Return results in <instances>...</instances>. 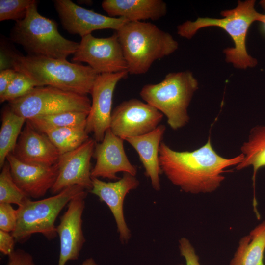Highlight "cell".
I'll list each match as a JSON object with an SVG mask.
<instances>
[{
    "instance_id": "obj_18",
    "label": "cell",
    "mask_w": 265,
    "mask_h": 265,
    "mask_svg": "<svg viewBox=\"0 0 265 265\" xmlns=\"http://www.w3.org/2000/svg\"><path fill=\"white\" fill-rule=\"evenodd\" d=\"M14 181L28 197L44 196L54 185L58 173L57 163L51 166L28 164L19 160L12 154L6 158Z\"/></svg>"
},
{
    "instance_id": "obj_36",
    "label": "cell",
    "mask_w": 265,
    "mask_h": 265,
    "mask_svg": "<svg viewBox=\"0 0 265 265\" xmlns=\"http://www.w3.org/2000/svg\"><path fill=\"white\" fill-rule=\"evenodd\" d=\"M261 6L265 10V0H262L260 2Z\"/></svg>"
},
{
    "instance_id": "obj_29",
    "label": "cell",
    "mask_w": 265,
    "mask_h": 265,
    "mask_svg": "<svg viewBox=\"0 0 265 265\" xmlns=\"http://www.w3.org/2000/svg\"><path fill=\"white\" fill-rule=\"evenodd\" d=\"M18 219L17 209L11 204L0 203V230L12 233L15 230Z\"/></svg>"
},
{
    "instance_id": "obj_25",
    "label": "cell",
    "mask_w": 265,
    "mask_h": 265,
    "mask_svg": "<svg viewBox=\"0 0 265 265\" xmlns=\"http://www.w3.org/2000/svg\"><path fill=\"white\" fill-rule=\"evenodd\" d=\"M88 114L86 112L70 111L28 120L37 130L45 128L85 127Z\"/></svg>"
},
{
    "instance_id": "obj_2",
    "label": "cell",
    "mask_w": 265,
    "mask_h": 265,
    "mask_svg": "<svg viewBox=\"0 0 265 265\" xmlns=\"http://www.w3.org/2000/svg\"><path fill=\"white\" fill-rule=\"evenodd\" d=\"M11 68L31 79L37 87L50 86L82 95L90 94L99 75L89 65L67 59L23 55L10 51Z\"/></svg>"
},
{
    "instance_id": "obj_7",
    "label": "cell",
    "mask_w": 265,
    "mask_h": 265,
    "mask_svg": "<svg viewBox=\"0 0 265 265\" xmlns=\"http://www.w3.org/2000/svg\"><path fill=\"white\" fill-rule=\"evenodd\" d=\"M85 190L76 185L43 199L27 200L17 209V226L11 233L16 242L23 243L36 233L48 240L55 238L57 235L55 222L60 212L74 197Z\"/></svg>"
},
{
    "instance_id": "obj_27",
    "label": "cell",
    "mask_w": 265,
    "mask_h": 265,
    "mask_svg": "<svg viewBox=\"0 0 265 265\" xmlns=\"http://www.w3.org/2000/svg\"><path fill=\"white\" fill-rule=\"evenodd\" d=\"M36 84L24 74L18 72L4 93L0 96L1 103L19 99L27 95L34 88Z\"/></svg>"
},
{
    "instance_id": "obj_14",
    "label": "cell",
    "mask_w": 265,
    "mask_h": 265,
    "mask_svg": "<svg viewBox=\"0 0 265 265\" xmlns=\"http://www.w3.org/2000/svg\"><path fill=\"white\" fill-rule=\"evenodd\" d=\"M87 194L85 190L74 197L68 203L66 212L60 217V222L56 226L60 241L57 265H65L68 261L78 260L85 243L82 216Z\"/></svg>"
},
{
    "instance_id": "obj_11",
    "label": "cell",
    "mask_w": 265,
    "mask_h": 265,
    "mask_svg": "<svg viewBox=\"0 0 265 265\" xmlns=\"http://www.w3.org/2000/svg\"><path fill=\"white\" fill-rule=\"evenodd\" d=\"M127 71L99 74L90 94L92 101L86 119L85 130L93 133L96 142H101L110 127L113 95L118 82L125 78Z\"/></svg>"
},
{
    "instance_id": "obj_24",
    "label": "cell",
    "mask_w": 265,
    "mask_h": 265,
    "mask_svg": "<svg viewBox=\"0 0 265 265\" xmlns=\"http://www.w3.org/2000/svg\"><path fill=\"white\" fill-rule=\"evenodd\" d=\"M38 130L46 134L60 155L76 149L89 138L85 127L45 128Z\"/></svg>"
},
{
    "instance_id": "obj_13",
    "label": "cell",
    "mask_w": 265,
    "mask_h": 265,
    "mask_svg": "<svg viewBox=\"0 0 265 265\" xmlns=\"http://www.w3.org/2000/svg\"><path fill=\"white\" fill-rule=\"evenodd\" d=\"M64 28L69 33L83 37L95 30L111 29L117 31L128 20L111 17L83 8L70 0L53 1Z\"/></svg>"
},
{
    "instance_id": "obj_12",
    "label": "cell",
    "mask_w": 265,
    "mask_h": 265,
    "mask_svg": "<svg viewBox=\"0 0 265 265\" xmlns=\"http://www.w3.org/2000/svg\"><path fill=\"white\" fill-rule=\"evenodd\" d=\"M96 143L95 139L89 138L76 149L60 155L57 163L58 176L51 189L53 194L76 185L90 191L92 187L91 159Z\"/></svg>"
},
{
    "instance_id": "obj_31",
    "label": "cell",
    "mask_w": 265,
    "mask_h": 265,
    "mask_svg": "<svg viewBox=\"0 0 265 265\" xmlns=\"http://www.w3.org/2000/svg\"><path fill=\"white\" fill-rule=\"evenodd\" d=\"M8 257L6 265H36L32 256L23 249L15 250Z\"/></svg>"
},
{
    "instance_id": "obj_16",
    "label": "cell",
    "mask_w": 265,
    "mask_h": 265,
    "mask_svg": "<svg viewBox=\"0 0 265 265\" xmlns=\"http://www.w3.org/2000/svg\"><path fill=\"white\" fill-rule=\"evenodd\" d=\"M92 183L90 192L108 206L115 218L120 239L123 243L128 242L131 234L124 216L123 203L126 195L138 186L139 181L135 176L124 173L122 177L115 182H106L92 177Z\"/></svg>"
},
{
    "instance_id": "obj_28",
    "label": "cell",
    "mask_w": 265,
    "mask_h": 265,
    "mask_svg": "<svg viewBox=\"0 0 265 265\" xmlns=\"http://www.w3.org/2000/svg\"><path fill=\"white\" fill-rule=\"evenodd\" d=\"M35 0H0V21L13 20L16 22L26 17L29 7Z\"/></svg>"
},
{
    "instance_id": "obj_34",
    "label": "cell",
    "mask_w": 265,
    "mask_h": 265,
    "mask_svg": "<svg viewBox=\"0 0 265 265\" xmlns=\"http://www.w3.org/2000/svg\"><path fill=\"white\" fill-rule=\"evenodd\" d=\"M80 265H99L92 258H87Z\"/></svg>"
},
{
    "instance_id": "obj_6",
    "label": "cell",
    "mask_w": 265,
    "mask_h": 265,
    "mask_svg": "<svg viewBox=\"0 0 265 265\" xmlns=\"http://www.w3.org/2000/svg\"><path fill=\"white\" fill-rule=\"evenodd\" d=\"M198 82L189 71L169 73L160 82L143 86L139 94L146 103L151 105L167 118L173 130H177L189 122L188 107Z\"/></svg>"
},
{
    "instance_id": "obj_8",
    "label": "cell",
    "mask_w": 265,
    "mask_h": 265,
    "mask_svg": "<svg viewBox=\"0 0 265 265\" xmlns=\"http://www.w3.org/2000/svg\"><path fill=\"white\" fill-rule=\"evenodd\" d=\"M8 105L15 113L28 120L65 112L89 113L91 101L87 95L44 86L36 87L24 97L8 102Z\"/></svg>"
},
{
    "instance_id": "obj_5",
    "label": "cell",
    "mask_w": 265,
    "mask_h": 265,
    "mask_svg": "<svg viewBox=\"0 0 265 265\" xmlns=\"http://www.w3.org/2000/svg\"><path fill=\"white\" fill-rule=\"evenodd\" d=\"M37 2L29 7L25 18L16 22L10 40L22 46L27 55L66 59L75 53L79 43L62 36L56 22L38 12Z\"/></svg>"
},
{
    "instance_id": "obj_30",
    "label": "cell",
    "mask_w": 265,
    "mask_h": 265,
    "mask_svg": "<svg viewBox=\"0 0 265 265\" xmlns=\"http://www.w3.org/2000/svg\"><path fill=\"white\" fill-rule=\"evenodd\" d=\"M179 249L181 255L185 259L186 265H201L199 257L188 239L182 238L179 240Z\"/></svg>"
},
{
    "instance_id": "obj_9",
    "label": "cell",
    "mask_w": 265,
    "mask_h": 265,
    "mask_svg": "<svg viewBox=\"0 0 265 265\" xmlns=\"http://www.w3.org/2000/svg\"><path fill=\"white\" fill-rule=\"evenodd\" d=\"M71 60L76 63H87L98 74L128 72L116 33L106 38H97L91 34L81 37Z\"/></svg>"
},
{
    "instance_id": "obj_10",
    "label": "cell",
    "mask_w": 265,
    "mask_h": 265,
    "mask_svg": "<svg viewBox=\"0 0 265 265\" xmlns=\"http://www.w3.org/2000/svg\"><path fill=\"white\" fill-rule=\"evenodd\" d=\"M163 117L151 105L133 98L123 101L113 109L109 129L125 140L150 132L159 125Z\"/></svg>"
},
{
    "instance_id": "obj_4",
    "label": "cell",
    "mask_w": 265,
    "mask_h": 265,
    "mask_svg": "<svg viewBox=\"0 0 265 265\" xmlns=\"http://www.w3.org/2000/svg\"><path fill=\"white\" fill-rule=\"evenodd\" d=\"M129 74L147 73L156 60L168 56L178 48L169 33L150 22H128L116 32Z\"/></svg>"
},
{
    "instance_id": "obj_20",
    "label": "cell",
    "mask_w": 265,
    "mask_h": 265,
    "mask_svg": "<svg viewBox=\"0 0 265 265\" xmlns=\"http://www.w3.org/2000/svg\"><path fill=\"white\" fill-rule=\"evenodd\" d=\"M102 7L111 17H122L130 22L157 20L167 13L161 0H104Z\"/></svg>"
},
{
    "instance_id": "obj_32",
    "label": "cell",
    "mask_w": 265,
    "mask_h": 265,
    "mask_svg": "<svg viewBox=\"0 0 265 265\" xmlns=\"http://www.w3.org/2000/svg\"><path fill=\"white\" fill-rule=\"evenodd\" d=\"M16 242L11 233L0 230V251L2 254L9 256L12 253Z\"/></svg>"
},
{
    "instance_id": "obj_35",
    "label": "cell",
    "mask_w": 265,
    "mask_h": 265,
    "mask_svg": "<svg viewBox=\"0 0 265 265\" xmlns=\"http://www.w3.org/2000/svg\"><path fill=\"white\" fill-rule=\"evenodd\" d=\"M259 22H261L263 26V28L265 31V14H262Z\"/></svg>"
},
{
    "instance_id": "obj_17",
    "label": "cell",
    "mask_w": 265,
    "mask_h": 265,
    "mask_svg": "<svg viewBox=\"0 0 265 265\" xmlns=\"http://www.w3.org/2000/svg\"><path fill=\"white\" fill-rule=\"evenodd\" d=\"M21 162L51 166L56 164L60 154L49 137L26 120L11 153Z\"/></svg>"
},
{
    "instance_id": "obj_1",
    "label": "cell",
    "mask_w": 265,
    "mask_h": 265,
    "mask_svg": "<svg viewBox=\"0 0 265 265\" xmlns=\"http://www.w3.org/2000/svg\"><path fill=\"white\" fill-rule=\"evenodd\" d=\"M243 155L225 158L214 149L210 135L202 146L191 151H177L162 141L159 148L160 169L174 185L186 193H211L220 186L223 173L241 163Z\"/></svg>"
},
{
    "instance_id": "obj_22",
    "label": "cell",
    "mask_w": 265,
    "mask_h": 265,
    "mask_svg": "<svg viewBox=\"0 0 265 265\" xmlns=\"http://www.w3.org/2000/svg\"><path fill=\"white\" fill-rule=\"evenodd\" d=\"M243 159L235 167L237 170L252 166L254 191L258 171L265 167V124L258 125L249 132L247 140L240 147Z\"/></svg>"
},
{
    "instance_id": "obj_26",
    "label": "cell",
    "mask_w": 265,
    "mask_h": 265,
    "mask_svg": "<svg viewBox=\"0 0 265 265\" xmlns=\"http://www.w3.org/2000/svg\"><path fill=\"white\" fill-rule=\"evenodd\" d=\"M0 173V203L14 204L20 206L28 197L17 185L12 177L6 160Z\"/></svg>"
},
{
    "instance_id": "obj_3",
    "label": "cell",
    "mask_w": 265,
    "mask_h": 265,
    "mask_svg": "<svg viewBox=\"0 0 265 265\" xmlns=\"http://www.w3.org/2000/svg\"><path fill=\"white\" fill-rule=\"evenodd\" d=\"M255 0L238 1L234 9L221 12V18L199 17L195 21H186L177 26V33L180 36L191 39L200 29L209 26H217L229 34L234 43V47L223 50L226 61L235 67L246 69L254 67L257 60L247 51L246 40L251 24L259 21L262 13L255 8Z\"/></svg>"
},
{
    "instance_id": "obj_23",
    "label": "cell",
    "mask_w": 265,
    "mask_h": 265,
    "mask_svg": "<svg viewBox=\"0 0 265 265\" xmlns=\"http://www.w3.org/2000/svg\"><path fill=\"white\" fill-rule=\"evenodd\" d=\"M26 120L9 106L3 110L0 130V169L6 162L7 156L14 150Z\"/></svg>"
},
{
    "instance_id": "obj_33",
    "label": "cell",
    "mask_w": 265,
    "mask_h": 265,
    "mask_svg": "<svg viewBox=\"0 0 265 265\" xmlns=\"http://www.w3.org/2000/svg\"><path fill=\"white\" fill-rule=\"evenodd\" d=\"M17 73V72L12 68L7 69L0 72V96L4 93Z\"/></svg>"
},
{
    "instance_id": "obj_15",
    "label": "cell",
    "mask_w": 265,
    "mask_h": 265,
    "mask_svg": "<svg viewBox=\"0 0 265 265\" xmlns=\"http://www.w3.org/2000/svg\"><path fill=\"white\" fill-rule=\"evenodd\" d=\"M124 139L114 134L109 128L103 140L96 142L93 156L96 163L91 170V177L119 180L118 172L128 173L133 176L137 172V167L132 164L125 153Z\"/></svg>"
},
{
    "instance_id": "obj_21",
    "label": "cell",
    "mask_w": 265,
    "mask_h": 265,
    "mask_svg": "<svg viewBox=\"0 0 265 265\" xmlns=\"http://www.w3.org/2000/svg\"><path fill=\"white\" fill-rule=\"evenodd\" d=\"M265 220L244 236L229 265H265Z\"/></svg>"
},
{
    "instance_id": "obj_19",
    "label": "cell",
    "mask_w": 265,
    "mask_h": 265,
    "mask_svg": "<svg viewBox=\"0 0 265 265\" xmlns=\"http://www.w3.org/2000/svg\"><path fill=\"white\" fill-rule=\"evenodd\" d=\"M166 130L164 125L159 124L149 133L125 139L137 152L153 188L160 189L159 175L162 173L159 162V148Z\"/></svg>"
}]
</instances>
